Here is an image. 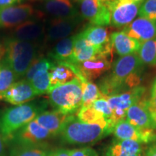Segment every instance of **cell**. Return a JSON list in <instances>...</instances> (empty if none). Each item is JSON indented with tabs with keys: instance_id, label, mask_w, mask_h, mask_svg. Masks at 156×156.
I'll list each match as a JSON object with an SVG mask.
<instances>
[{
	"instance_id": "1",
	"label": "cell",
	"mask_w": 156,
	"mask_h": 156,
	"mask_svg": "<svg viewBox=\"0 0 156 156\" xmlns=\"http://www.w3.org/2000/svg\"><path fill=\"white\" fill-rule=\"evenodd\" d=\"M114 125L110 121L90 124L75 115H69L58 134L60 141L73 145H91L112 134Z\"/></svg>"
},
{
	"instance_id": "2",
	"label": "cell",
	"mask_w": 156,
	"mask_h": 156,
	"mask_svg": "<svg viewBox=\"0 0 156 156\" xmlns=\"http://www.w3.org/2000/svg\"><path fill=\"white\" fill-rule=\"evenodd\" d=\"M38 43L20 41L7 38L0 46V62L7 64L17 80L25 77L33 62L38 57Z\"/></svg>"
},
{
	"instance_id": "3",
	"label": "cell",
	"mask_w": 156,
	"mask_h": 156,
	"mask_svg": "<svg viewBox=\"0 0 156 156\" xmlns=\"http://www.w3.org/2000/svg\"><path fill=\"white\" fill-rule=\"evenodd\" d=\"M48 103L46 100L32 101L0 111V134L7 141L17 130L46 111Z\"/></svg>"
},
{
	"instance_id": "4",
	"label": "cell",
	"mask_w": 156,
	"mask_h": 156,
	"mask_svg": "<svg viewBox=\"0 0 156 156\" xmlns=\"http://www.w3.org/2000/svg\"><path fill=\"white\" fill-rule=\"evenodd\" d=\"M48 102L54 110L66 115H74L82 107L83 89L77 77L72 81L51 87L48 93Z\"/></svg>"
},
{
	"instance_id": "5",
	"label": "cell",
	"mask_w": 156,
	"mask_h": 156,
	"mask_svg": "<svg viewBox=\"0 0 156 156\" xmlns=\"http://www.w3.org/2000/svg\"><path fill=\"white\" fill-rule=\"evenodd\" d=\"M52 137H54L53 134L34 119L17 130L6 142L7 146L38 145L47 143L48 140Z\"/></svg>"
},
{
	"instance_id": "6",
	"label": "cell",
	"mask_w": 156,
	"mask_h": 156,
	"mask_svg": "<svg viewBox=\"0 0 156 156\" xmlns=\"http://www.w3.org/2000/svg\"><path fill=\"white\" fill-rule=\"evenodd\" d=\"M104 4L111 13L110 24L118 28L129 25L138 14L142 5L130 0H111Z\"/></svg>"
},
{
	"instance_id": "7",
	"label": "cell",
	"mask_w": 156,
	"mask_h": 156,
	"mask_svg": "<svg viewBox=\"0 0 156 156\" xmlns=\"http://www.w3.org/2000/svg\"><path fill=\"white\" fill-rule=\"evenodd\" d=\"M112 57L98 54L87 61L73 64L76 76L81 82L97 79L112 67Z\"/></svg>"
},
{
	"instance_id": "8",
	"label": "cell",
	"mask_w": 156,
	"mask_h": 156,
	"mask_svg": "<svg viewBox=\"0 0 156 156\" xmlns=\"http://www.w3.org/2000/svg\"><path fill=\"white\" fill-rule=\"evenodd\" d=\"M80 4L81 16L92 25H108L111 23V13L101 0H77Z\"/></svg>"
},
{
	"instance_id": "9",
	"label": "cell",
	"mask_w": 156,
	"mask_h": 156,
	"mask_svg": "<svg viewBox=\"0 0 156 156\" xmlns=\"http://www.w3.org/2000/svg\"><path fill=\"white\" fill-rule=\"evenodd\" d=\"M82 20V16L69 18H54L46 25L44 40L54 42L67 38L77 28Z\"/></svg>"
},
{
	"instance_id": "10",
	"label": "cell",
	"mask_w": 156,
	"mask_h": 156,
	"mask_svg": "<svg viewBox=\"0 0 156 156\" xmlns=\"http://www.w3.org/2000/svg\"><path fill=\"white\" fill-rule=\"evenodd\" d=\"M35 9L28 4L12 6L0 9V29L14 28L24 23L25 21L34 18Z\"/></svg>"
},
{
	"instance_id": "11",
	"label": "cell",
	"mask_w": 156,
	"mask_h": 156,
	"mask_svg": "<svg viewBox=\"0 0 156 156\" xmlns=\"http://www.w3.org/2000/svg\"><path fill=\"white\" fill-rule=\"evenodd\" d=\"M46 24L40 20L30 19L15 27L10 38L20 41L38 43L45 37Z\"/></svg>"
},
{
	"instance_id": "12",
	"label": "cell",
	"mask_w": 156,
	"mask_h": 156,
	"mask_svg": "<svg viewBox=\"0 0 156 156\" xmlns=\"http://www.w3.org/2000/svg\"><path fill=\"white\" fill-rule=\"evenodd\" d=\"M37 95L30 82L23 79L15 82L8 89L0 93V101L17 106L29 102Z\"/></svg>"
},
{
	"instance_id": "13",
	"label": "cell",
	"mask_w": 156,
	"mask_h": 156,
	"mask_svg": "<svg viewBox=\"0 0 156 156\" xmlns=\"http://www.w3.org/2000/svg\"><path fill=\"white\" fill-rule=\"evenodd\" d=\"M126 120L132 125L138 129H156L149 110L148 101L140 100L134 103L126 111Z\"/></svg>"
},
{
	"instance_id": "14",
	"label": "cell",
	"mask_w": 156,
	"mask_h": 156,
	"mask_svg": "<svg viewBox=\"0 0 156 156\" xmlns=\"http://www.w3.org/2000/svg\"><path fill=\"white\" fill-rule=\"evenodd\" d=\"M123 31L142 44L156 36V22L139 17L124 28Z\"/></svg>"
},
{
	"instance_id": "15",
	"label": "cell",
	"mask_w": 156,
	"mask_h": 156,
	"mask_svg": "<svg viewBox=\"0 0 156 156\" xmlns=\"http://www.w3.org/2000/svg\"><path fill=\"white\" fill-rule=\"evenodd\" d=\"M145 92V87L137 86L125 92L112 95L105 98L108 101L109 106L112 110L122 109L126 112L130 106L141 100Z\"/></svg>"
},
{
	"instance_id": "16",
	"label": "cell",
	"mask_w": 156,
	"mask_h": 156,
	"mask_svg": "<svg viewBox=\"0 0 156 156\" xmlns=\"http://www.w3.org/2000/svg\"><path fill=\"white\" fill-rule=\"evenodd\" d=\"M43 9L54 18H69L80 15L72 0H45Z\"/></svg>"
},
{
	"instance_id": "17",
	"label": "cell",
	"mask_w": 156,
	"mask_h": 156,
	"mask_svg": "<svg viewBox=\"0 0 156 156\" xmlns=\"http://www.w3.org/2000/svg\"><path fill=\"white\" fill-rule=\"evenodd\" d=\"M142 143L131 140L115 139L105 151V156H142Z\"/></svg>"
},
{
	"instance_id": "18",
	"label": "cell",
	"mask_w": 156,
	"mask_h": 156,
	"mask_svg": "<svg viewBox=\"0 0 156 156\" xmlns=\"http://www.w3.org/2000/svg\"><path fill=\"white\" fill-rule=\"evenodd\" d=\"M110 38L113 47L121 56L136 53L142 45L140 41L128 36L123 30L112 33Z\"/></svg>"
},
{
	"instance_id": "19",
	"label": "cell",
	"mask_w": 156,
	"mask_h": 156,
	"mask_svg": "<svg viewBox=\"0 0 156 156\" xmlns=\"http://www.w3.org/2000/svg\"><path fill=\"white\" fill-rule=\"evenodd\" d=\"M76 35L67 37L56 43L48 54V58L55 63L73 64V47Z\"/></svg>"
},
{
	"instance_id": "20",
	"label": "cell",
	"mask_w": 156,
	"mask_h": 156,
	"mask_svg": "<svg viewBox=\"0 0 156 156\" xmlns=\"http://www.w3.org/2000/svg\"><path fill=\"white\" fill-rule=\"evenodd\" d=\"M69 115H66L57 111H44L41 113L35 120L54 136H58L62 126Z\"/></svg>"
},
{
	"instance_id": "21",
	"label": "cell",
	"mask_w": 156,
	"mask_h": 156,
	"mask_svg": "<svg viewBox=\"0 0 156 156\" xmlns=\"http://www.w3.org/2000/svg\"><path fill=\"white\" fill-rule=\"evenodd\" d=\"M98 54L100 49L87 41L80 33L76 35L73 47V64L91 59Z\"/></svg>"
},
{
	"instance_id": "22",
	"label": "cell",
	"mask_w": 156,
	"mask_h": 156,
	"mask_svg": "<svg viewBox=\"0 0 156 156\" xmlns=\"http://www.w3.org/2000/svg\"><path fill=\"white\" fill-rule=\"evenodd\" d=\"M50 89L63 85L77 77L71 64L67 63H55L49 70Z\"/></svg>"
},
{
	"instance_id": "23",
	"label": "cell",
	"mask_w": 156,
	"mask_h": 156,
	"mask_svg": "<svg viewBox=\"0 0 156 156\" xmlns=\"http://www.w3.org/2000/svg\"><path fill=\"white\" fill-rule=\"evenodd\" d=\"M80 34L91 44L100 50L101 48L111 42L108 29L104 26L94 25H89Z\"/></svg>"
},
{
	"instance_id": "24",
	"label": "cell",
	"mask_w": 156,
	"mask_h": 156,
	"mask_svg": "<svg viewBox=\"0 0 156 156\" xmlns=\"http://www.w3.org/2000/svg\"><path fill=\"white\" fill-rule=\"evenodd\" d=\"M51 149L48 143L38 145H9L8 156H48Z\"/></svg>"
},
{
	"instance_id": "25",
	"label": "cell",
	"mask_w": 156,
	"mask_h": 156,
	"mask_svg": "<svg viewBox=\"0 0 156 156\" xmlns=\"http://www.w3.org/2000/svg\"><path fill=\"white\" fill-rule=\"evenodd\" d=\"M112 133L117 140H131L143 143L141 129L132 125L127 120L123 119L117 122Z\"/></svg>"
},
{
	"instance_id": "26",
	"label": "cell",
	"mask_w": 156,
	"mask_h": 156,
	"mask_svg": "<svg viewBox=\"0 0 156 156\" xmlns=\"http://www.w3.org/2000/svg\"><path fill=\"white\" fill-rule=\"evenodd\" d=\"M83 89V100L82 107L91 106L95 101L102 98L99 87L91 81L85 80L81 82Z\"/></svg>"
},
{
	"instance_id": "27",
	"label": "cell",
	"mask_w": 156,
	"mask_h": 156,
	"mask_svg": "<svg viewBox=\"0 0 156 156\" xmlns=\"http://www.w3.org/2000/svg\"><path fill=\"white\" fill-rule=\"evenodd\" d=\"M138 54L143 64L156 65V36L143 43L138 51Z\"/></svg>"
},
{
	"instance_id": "28",
	"label": "cell",
	"mask_w": 156,
	"mask_h": 156,
	"mask_svg": "<svg viewBox=\"0 0 156 156\" xmlns=\"http://www.w3.org/2000/svg\"><path fill=\"white\" fill-rule=\"evenodd\" d=\"M30 83L38 95L48 94L51 87L49 71L48 70L38 71L35 74Z\"/></svg>"
},
{
	"instance_id": "29",
	"label": "cell",
	"mask_w": 156,
	"mask_h": 156,
	"mask_svg": "<svg viewBox=\"0 0 156 156\" xmlns=\"http://www.w3.org/2000/svg\"><path fill=\"white\" fill-rule=\"evenodd\" d=\"M55 62L52 61L49 58L38 56L34 60L30 67L25 75V80L30 82L34 77L35 74L41 70H49L54 67Z\"/></svg>"
},
{
	"instance_id": "30",
	"label": "cell",
	"mask_w": 156,
	"mask_h": 156,
	"mask_svg": "<svg viewBox=\"0 0 156 156\" xmlns=\"http://www.w3.org/2000/svg\"><path fill=\"white\" fill-rule=\"evenodd\" d=\"M76 116L82 122L90 124L102 123L108 121L92 106L81 107L77 112Z\"/></svg>"
},
{
	"instance_id": "31",
	"label": "cell",
	"mask_w": 156,
	"mask_h": 156,
	"mask_svg": "<svg viewBox=\"0 0 156 156\" xmlns=\"http://www.w3.org/2000/svg\"><path fill=\"white\" fill-rule=\"evenodd\" d=\"M16 76L7 64L0 62V93L6 90L15 83Z\"/></svg>"
},
{
	"instance_id": "32",
	"label": "cell",
	"mask_w": 156,
	"mask_h": 156,
	"mask_svg": "<svg viewBox=\"0 0 156 156\" xmlns=\"http://www.w3.org/2000/svg\"><path fill=\"white\" fill-rule=\"evenodd\" d=\"M138 14L140 17L156 22V0H145L140 5Z\"/></svg>"
},
{
	"instance_id": "33",
	"label": "cell",
	"mask_w": 156,
	"mask_h": 156,
	"mask_svg": "<svg viewBox=\"0 0 156 156\" xmlns=\"http://www.w3.org/2000/svg\"><path fill=\"white\" fill-rule=\"evenodd\" d=\"M93 108L95 109L98 112L102 114V116L106 119V120H109L112 116V109L109 106L108 101L104 98H100L95 101L92 106Z\"/></svg>"
},
{
	"instance_id": "34",
	"label": "cell",
	"mask_w": 156,
	"mask_h": 156,
	"mask_svg": "<svg viewBox=\"0 0 156 156\" xmlns=\"http://www.w3.org/2000/svg\"><path fill=\"white\" fill-rule=\"evenodd\" d=\"M70 156H98V154L92 147H84L71 150Z\"/></svg>"
},
{
	"instance_id": "35",
	"label": "cell",
	"mask_w": 156,
	"mask_h": 156,
	"mask_svg": "<svg viewBox=\"0 0 156 156\" xmlns=\"http://www.w3.org/2000/svg\"><path fill=\"white\" fill-rule=\"evenodd\" d=\"M149 106L151 108L156 109V77L154 80L151 90V98L148 101Z\"/></svg>"
},
{
	"instance_id": "36",
	"label": "cell",
	"mask_w": 156,
	"mask_h": 156,
	"mask_svg": "<svg viewBox=\"0 0 156 156\" xmlns=\"http://www.w3.org/2000/svg\"><path fill=\"white\" fill-rule=\"evenodd\" d=\"M70 151L71 150L63 147L51 149L48 156H70Z\"/></svg>"
},
{
	"instance_id": "37",
	"label": "cell",
	"mask_w": 156,
	"mask_h": 156,
	"mask_svg": "<svg viewBox=\"0 0 156 156\" xmlns=\"http://www.w3.org/2000/svg\"><path fill=\"white\" fill-rule=\"evenodd\" d=\"M0 156H8V146L5 138L0 134Z\"/></svg>"
},
{
	"instance_id": "38",
	"label": "cell",
	"mask_w": 156,
	"mask_h": 156,
	"mask_svg": "<svg viewBox=\"0 0 156 156\" xmlns=\"http://www.w3.org/2000/svg\"><path fill=\"white\" fill-rule=\"evenodd\" d=\"M23 0H0V9L15 6L17 3H20Z\"/></svg>"
},
{
	"instance_id": "39",
	"label": "cell",
	"mask_w": 156,
	"mask_h": 156,
	"mask_svg": "<svg viewBox=\"0 0 156 156\" xmlns=\"http://www.w3.org/2000/svg\"><path fill=\"white\" fill-rule=\"evenodd\" d=\"M145 156H156V140L150 143L145 151Z\"/></svg>"
},
{
	"instance_id": "40",
	"label": "cell",
	"mask_w": 156,
	"mask_h": 156,
	"mask_svg": "<svg viewBox=\"0 0 156 156\" xmlns=\"http://www.w3.org/2000/svg\"><path fill=\"white\" fill-rule=\"evenodd\" d=\"M148 104H149V103H148ZM149 110H150V112H151L152 119H153V122H154V123H155V124L156 126V109L151 108V107H150V106H149Z\"/></svg>"
},
{
	"instance_id": "41",
	"label": "cell",
	"mask_w": 156,
	"mask_h": 156,
	"mask_svg": "<svg viewBox=\"0 0 156 156\" xmlns=\"http://www.w3.org/2000/svg\"><path fill=\"white\" fill-rule=\"evenodd\" d=\"M101 1H102L103 3H105V2H109V1H111V0H101Z\"/></svg>"
}]
</instances>
